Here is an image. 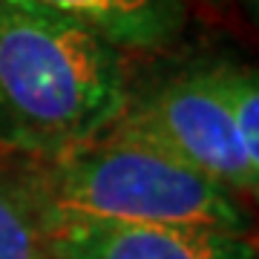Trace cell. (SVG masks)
Masks as SVG:
<instances>
[{
  "label": "cell",
  "instance_id": "6da1fadb",
  "mask_svg": "<svg viewBox=\"0 0 259 259\" xmlns=\"http://www.w3.org/2000/svg\"><path fill=\"white\" fill-rule=\"evenodd\" d=\"M124 49L35 0H0V144L49 161L104 139L130 104Z\"/></svg>",
  "mask_w": 259,
  "mask_h": 259
},
{
  "label": "cell",
  "instance_id": "7a4b0ae2",
  "mask_svg": "<svg viewBox=\"0 0 259 259\" xmlns=\"http://www.w3.org/2000/svg\"><path fill=\"white\" fill-rule=\"evenodd\" d=\"M26 179L49 228L104 222L250 233L242 196L136 141L104 136L58 158L35 161Z\"/></svg>",
  "mask_w": 259,
  "mask_h": 259
},
{
  "label": "cell",
  "instance_id": "3957f363",
  "mask_svg": "<svg viewBox=\"0 0 259 259\" xmlns=\"http://www.w3.org/2000/svg\"><path fill=\"white\" fill-rule=\"evenodd\" d=\"M110 139L136 141L248 199L256 196L259 161L245 153L222 87V66L193 69L164 83L115 121Z\"/></svg>",
  "mask_w": 259,
  "mask_h": 259
},
{
  "label": "cell",
  "instance_id": "277c9868",
  "mask_svg": "<svg viewBox=\"0 0 259 259\" xmlns=\"http://www.w3.org/2000/svg\"><path fill=\"white\" fill-rule=\"evenodd\" d=\"M52 259H256L250 233L176 225L66 222L49 228Z\"/></svg>",
  "mask_w": 259,
  "mask_h": 259
},
{
  "label": "cell",
  "instance_id": "5b68a950",
  "mask_svg": "<svg viewBox=\"0 0 259 259\" xmlns=\"http://www.w3.org/2000/svg\"><path fill=\"white\" fill-rule=\"evenodd\" d=\"M81 20L118 49H156L173 40L185 20L182 0H35Z\"/></svg>",
  "mask_w": 259,
  "mask_h": 259
},
{
  "label": "cell",
  "instance_id": "8992f818",
  "mask_svg": "<svg viewBox=\"0 0 259 259\" xmlns=\"http://www.w3.org/2000/svg\"><path fill=\"white\" fill-rule=\"evenodd\" d=\"M0 259H52L49 222L26 173H0Z\"/></svg>",
  "mask_w": 259,
  "mask_h": 259
},
{
  "label": "cell",
  "instance_id": "52a82bcc",
  "mask_svg": "<svg viewBox=\"0 0 259 259\" xmlns=\"http://www.w3.org/2000/svg\"><path fill=\"white\" fill-rule=\"evenodd\" d=\"M222 87L231 107V118L236 127L242 147L253 161H259V87L256 72L248 66H225L222 64Z\"/></svg>",
  "mask_w": 259,
  "mask_h": 259
}]
</instances>
